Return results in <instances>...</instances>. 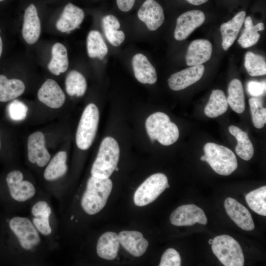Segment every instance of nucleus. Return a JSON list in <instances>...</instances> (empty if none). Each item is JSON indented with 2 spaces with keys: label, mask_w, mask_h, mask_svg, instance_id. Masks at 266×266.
Wrapping results in <instances>:
<instances>
[{
  "label": "nucleus",
  "mask_w": 266,
  "mask_h": 266,
  "mask_svg": "<svg viewBox=\"0 0 266 266\" xmlns=\"http://www.w3.org/2000/svg\"><path fill=\"white\" fill-rule=\"evenodd\" d=\"M112 189L109 178H101L92 176L87 182L82 200L81 206L89 215L100 212L105 206Z\"/></svg>",
  "instance_id": "1"
},
{
  "label": "nucleus",
  "mask_w": 266,
  "mask_h": 266,
  "mask_svg": "<svg viewBox=\"0 0 266 266\" xmlns=\"http://www.w3.org/2000/svg\"><path fill=\"white\" fill-rule=\"evenodd\" d=\"M119 156L120 148L116 140L110 136L104 138L92 166V176L109 178L117 167Z\"/></svg>",
  "instance_id": "2"
},
{
  "label": "nucleus",
  "mask_w": 266,
  "mask_h": 266,
  "mask_svg": "<svg viewBox=\"0 0 266 266\" xmlns=\"http://www.w3.org/2000/svg\"><path fill=\"white\" fill-rule=\"evenodd\" d=\"M204 155L200 158L207 162L217 173L228 176L237 167V162L234 153L229 148L218 144L208 142L204 146Z\"/></svg>",
  "instance_id": "3"
},
{
  "label": "nucleus",
  "mask_w": 266,
  "mask_h": 266,
  "mask_svg": "<svg viewBox=\"0 0 266 266\" xmlns=\"http://www.w3.org/2000/svg\"><path fill=\"white\" fill-rule=\"evenodd\" d=\"M145 127L151 140H157L163 145L172 144L179 138L177 126L170 121L167 115L162 112L150 115L146 120Z\"/></svg>",
  "instance_id": "4"
},
{
  "label": "nucleus",
  "mask_w": 266,
  "mask_h": 266,
  "mask_svg": "<svg viewBox=\"0 0 266 266\" xmlns=\"http://www.w3.org/2000/svg\"><path fill=\"white\" fill-rule=\"evenodd\" d=\"M213 253L225 266H243L244 255L241 248L232 236L220 235L216 236L211 244Z\"/></svg>",
  "instance_id": "5"
},
{
  "label": "nucleus",
  "mask_w": 266,
  "mask_h": 266,
  "mask_svg": "<svg viewBox=\"0 0 266 266\" xmlns=\"http://www.w3.org/2000/svg\"><path fill=\"white\" fill-rule=\"evenodd\" d=\"M99 111L94 103L85 108L80 119L76 133V143L81 150L88 149L92 144L97 132Z\"/></svg>",
  "instance_id": "6"
},
{
  "label": "nucleus",
  "mask_w": 266,
  "mask_h": 266,
  "mask_svg": "<svg viewBox=\"0 0 266 266\" xmlns=\"http://www.w3.org/2000/svg\"><path fill=\"white\" fill-rule=\"evenodd\" d=\"M169 187L166 175L161 173L154 174L137 189L134 195V202L139 206L146 205L156 200L166 189Z\"/></svg>",
  "instance_id": "7"
},
{
  "label": "nucleus",
  "mask_w": 266,
  "mask_h": 266,
  "mask_svg": "<svg viewBox=\"0 0 266 266\" xmlns=\"http://www.w3.org/2000/svg\"><path fill=\"white\" fill-rule=\"evenodd\" d=\"M9 227L24 249L29 250L39 243L40 239L39 234L28 218L13 217L10 220Z\"/></svg>",
  "instance_id": "8"
},
{
  "label": "nucleus",
  "mask_w": 266,
  "mask_h": 266,
  "mask_svg": "<svg viewBox=\"0 0 266 266\" xmlns=\"http://www.w3.org/2000/svg\"><path fill=\"white\" fill-rule=\"evenodd\" d=\"M169 220L176 226H192L197 223L206 225L207 223L203 210L193 204L178 207L170 214Z\"/></svg>",
  "instance_id": "9"
},
{
  "label": "nucleus",
  "mask_w": 266,
  "mask_h": 266,
  "mask_svg": "<svg viewBox=\"0 0 266 266\" xmlns=\"http://www.w3.org/2000/svg\"><path fill=\"white\" fill-rule=\"evenodd\" d=\"M203 12L200 10L188 11L180 15L177 19L174 36L177 40H182L205 21Z\"/></svg>",
  "instance_id": "10"
},
{
  "label": "nucleus",
  "mask_w": 266,
  "mask_h": 266,
  "mask_svg": "<svg viewBox=\"0 0 266 266\" xmlns=\"http://www.w3.org/2000/svg\"><path fill=\"white\" fill-rule=\"evenodd\" d=\"M22 173L19 170L10 172L6 181L12 198L16 201L23 202L32 198L35 194L33 185L28 181H23Z\"/></svg>",
  "instance_id": "11"
},
{
  "label": "nucleus",
  "mask_w": 266,
  "mask_h": 266,
  "mask_svg": "<svg viewBox=\"0 0 266 266\" xmlns=\"http://www.w3.org/2000/svg\"><path fill=\"white\" fill-rule=\"evenodd\" d=\"M28 158L33 164L44 167L49 162L50 155L45 146L44 134L40 131L31 134L28 139Z\"/></svg>",
  "instance_id": "12"
},
{
  "label": "nucleus",
  "mask_w": 266,
  "mask_h": 266,
  "mask_svg": "<svg viewBox=\"0 0 266 266\" xmlns=\"http://www.w3.org/2000/svg\"><path fill=\"white\" fill-rule=\"evenodd\" d=\"M39 100L47 106L54 109L60 108L65 103L66 96L54 80L47 79L37 92Z\"/></svg>",
  "instance_id": "13"
},
{
  "label": "nucleus",
  "mask_w": 266,
  "mask_h": 266,
  "mask_svg": "<svg viewBox=\"0 0 266 266\" xmlns=\"http://www.w3.org/2000/svg\"><path fill=\"white\" fill-rule=\"evenodd\" d=\"M204 71L203 65L192 66L172 74L168 79V86L173 91L185 89L198 81Z\"/></svg>",
  "instance_id": "14"
},
{
  "label": "nucleus",
  "mask_w": 266,
  "mask_h": 266,
  "mask_svg": "<svg viewBox=\"0 0 266 266\" xmlns=\"http://www.w3.org/2000/svg\"><path fill=\"white\" fill-rule=\"evenodd\" d=\"M224 207L227 214L241 229L252 231L255 225L248 210L236 200L228 197L224 201Z\"/></svg>",
  "instance_id": "15"
},
{
  "label": "nucleus",
  "mask_w": 266,
  "mask_h": 266,
  "mask_svg": "<svg viewBox=\"0 0 266 266\" xmlns=\"http://www.w3.org/2000/svg\"><path fill=\"white\" fill-rule=\"evenodd\" d=\"M137 16L152 31L157 30L165 20L163 8L155 0H146L138 10Z\"/></svg>",
  "instance_id": "16"
},
{
  "label": "nucleus",
  "mask_w": 266,
  "mask_h": 266,
  "mask_svg": "<svg viewBox=\"0 0 266 266\" xmlns=\"http://www.w3.org/2000/svg\"><path fill=\"white\" fill-rule=\"evenodd\" d=\"M40 33L41 24L37 9L33 4H31L25 11L22 35L28 44H33L38 40Z\"/></svg>",
  "instance_id": "17"
},
{
  "label": "nucleus",
  "mask_w": 266,
  "mask_h": 266,
  "mask_svg": "<svg viewBox=\"0 0 266 266\" xmlns=\"http://www.w3.org/2000/svg\"><path fill=\"white\" fill-rule=\"evenodd\" d=\"M84 18L83 10L71 3H67L57 20L56 27L63 33H68L78 28Z\"/></svg>",
  "instance_id": "18"
},
{
  "label": "nucleus",
  "mask_w": 266,
  "mask_h": 266,
  "mask_svg": "<svg viewBox=\"0 0 266 266\" xmlns=\"http://www.w3.org/2000/svg\"><path fill=\"white\" fill-rule=\"evenodd\" d=\"M212 46L207 40H195L189 45L186 55L188 66H192L201 65L208 61L212 54Z\"/></svg>",
  "instance_id": "19"
},
{
  "label": "nucleus",
  "mask_w": 266,
  "mask_h": 266,
  "mask_svg": "<svg viewBox=\"0 0 266 266\" xmlns=\"http://www.w3.org/2000/svg\"><path fill=\"white\" fill-rule=\"evenodd\" d=\"M120 243L134 257L142 255L148 246V241L143 234L137 231H122L118 234Z\"/></svg>",
  "instance_id": "20"
},
{
  "label": "nucleus",
  "mask_w": 266,
  "mask_h": 266,
  "mask_svg": "<svg viewBox=\"0 0 266 266\" xmlns=\"http://www.w3.org/2000/svg\"><path fill=\"white\" fill-rule=\"evenodd\" d=\"M132 66L136 79L143 84H154L157 80L155 68L147 58L141 53L135 54L132 59Z\"/></svg>",
  "instance_id": "21"
},
{
  "label": "nucleus",
  "mask_w": 266,
  "mask_h": 266,
  "mask_svg": "<svg viewBox=\"0 0 266 266\" xmlns=\"http://www.w3.org/2000/svg\"><path fill=\"white\" fill-rule=\"evenodd\" d=\"M245 16V11H240L231 20L221 25L222 45L224 50H227L235 40L244 23Z\"/></svg>",
  "instance_id": "22"
},
{
  "label": "nucleus",
  "mask_w": 266,
  "mask_h": 266,
  "mask_svg": "<svg viewBox=\"0 0 266 266\" xmlns=\"http://www.w3.org/2000/svg\"><path fill=\"white\" fill-rule=\"evenodd\" d=\"M120 243L118 235L115 233L108 232L104 233L100 236L97 243V252L98 256L107 260L115 259Z\"/></svg>",
  "instance_id": "23"
},
{
  "label": "nucleus",
  "mask_w": 266,
  "mask_h": 266,
  "mask_svg": "<svg viewBox=\"0 0 266 266\" xmlns=\"http://www.w3.org/2000/svg\"><path fill=\"white\" fill-rule=\"evenodd\" d=\"M25 90L24 82L18 79H8L0 75V102H7L14 100L23 94Z\"/></svg>",
  "instance_id": "24"
},
{
  "label": "nucleus",
  "mask_w": 266,
  "mask_h": 266,
  "mask_svg": "<svg viewBox=\"0 0 266 266\" xmlns=\"http://www.w3.org/2000/svg\"><path fill=\"white\" fill-rule=\"evenodd\" d=\"M52 58L48 65V69L51 73L59 75L66 71L68 66L67 52L66 47L57 42L52 48Z\"/></svg>",
  "instance_id": "25"
},
{
  "label": "nucleus",
  "mask_w": 266,
  "mask_h": 266,
  "mask_svg": "<svg viewBox=\"0 0 266 266\" xmlns=\"http://www.w3.org/2000/svg\"><path fill=\"white\" fill-rule=\"evenodd\" d=\"M102 25L107 40L112 45L119 46L124 41L125 35L123 31L118 30L120 24L117 18L113 15H107L103 17Z\"/></svg>",
  "instance_id": "26"
},
{
  "label": "nucleus",
  "mask_w": 266,
  "mask_h": 266,
  "mask_svg": "<svg viewBox=\"0 0 266 266\" xmlns=\"http://www.w3.org/2000/svg\"><path fill=\"white\" fill-rule=\"evenodd\" d=\"M229 131L237 140L235 147L237 155L245 161L250 160L254 154V148L248 134L233 125L229 127Z\"/></svg>",
  "instance_id": "27"
},
{
  "label": "nucleus",
  "mask_w": 266,
  "mask_h": 266,
  "mask_svg": "<svg viewBox=\"0 0 266 266\" xmlns=\"http://www.w3.org/2000/svg\"><path fill=\"white\" fill-rule=\"evenodd\" d=\"M66 159V152L61 151L56 154L44 170V178L47 181H52L64 175L67 169Z\"/></svg>",
  "instance_id": "28"
},
{
  "label": "nucleus",
  "mask_w": 266,
  "mask_h": 266,
  "mask_svg": "<svg viewBox=\"0 0 266 266\" xmlns=\"http://www.w3.org/2000/svg\"><path fill=\"white\" fill-rule=\"evenodd\" d=\"M228 108V103L224 92L213 90L204 111L207 117L215 118L225 113Z\"/></svg>",
  "instance_id": "29"
},
{
  "label": "nucleus",
  "mask_w": 266,
  "mask_h": 266,
  "mask_svg": "<svg viewBox=\"0 0 266 266\" xmlns=\"http://www.w3.org/2000/svg\"><path fill=\"white\" fill-rule=\"evenodd\" d=\"M227 101L232 109L237 113L240 114L245 110V97L243 88L241 81L233 79L228 87Z\"/></svg>",
  "instance_id": "30"
},
{
  "label": "nucleus",
  "mask_w": 266,
  "mask_h": 266,
  "mask_svg": "<svg viewBox=\"0 0 266 266\" xmlns=\"http://www.w3.org/2000/svg\"><path fill=\"white\" fill-rule=\"evenodd\" d=\"M244 22L245 29L237 41L242 47L248 48L258 42L260 37L258 32L264 30V25L261 22L253 25L250 16L247 17Z\"/></svg>",
  "instance_id": "31"
},
{
  "label": "nucleus",
  "mask_w": 266,
  "mask_h": 266,
  "mask_svg": "<svg viewBox=\"0 0 266 266\" xmlns=\"http://www.w3.org/2000/svg\"><path fill=\"white\" fill-rule=\"evenodd\" d=\"M88 56L92 58L102 60L108 52L107 46L100 33L96 30L90 31L87 38Z\"/></svg>",
  "instance_id": "32"
},
{
  "label": "nucleus",
  "mask_w": 266,
  "mask_h": 266,
  "mask_svg": "<svg viewBox=\"0 0 266 266\" xmlns=\"http://www.w3.org/2000/svg\"><path fill=\"white\" fill-rule=\"evenodd\" d=\"M65 85L66 93L70 96L81 97L84 95L87 89L85 78L75 70H72L68 73Z\"/></svg>",
  "instance_id": "33"
},
{
  "label": "nucleus",
  "mask_w": 266,
  "mask_h": 266,
  "mask_svg": "<svg viewBox=\"0 0 266 266\" xmlns=\"http://www.w3.org/2000/svg\"><path fill=\"white\" fill-rule=\"evenodd\" d=\"M245 200L249 207L255 213L266 216V186H262L247 194Z\"/></svg>",
  "instance_id": "34"
},
{
  "label": "nucleus",
  "mask_w": 266,
  "mask_h": 266,
  "mask_svg": "<svg viewBox=\"0 0 266 266\" xmlns=\"http://www.w3.org/2000/svg\"><path fill=\"white\" fill-rule=\"evenodd\" d=\"M244 66L248 74L252 76H260L266 73V64L264 58L252 52L245 55Z\"/></svg>",
  "instance_id": "35"
},
{
  "label": "nucleus",
  "mask_w": 266,
  "mask_h": 266,
  "mask_svg": "<svg viewBox=\"0 0 266 266\" xmlns=\"http://www.w3.org/2000/svg\"><path fill=\"white\" fill-rule=\"evenodd\" d=\"M249 103L254 126L257 129L262 128L266 123V109L263 107L262 100L256 97L251 98Z\"/></svg>",
  "instance_id": "36"
},
{
  "label": "nucleus",
  "mask_w": 266,
  "mask_h": 266,
  "mask_svg": "<svg viewBox=\"0 0 266 266\" xmlns=\"http://www.w3.org/2000/svg\"><path fill=\"white\" fill-rule=\"evenodd\" d=\"M7 110L11 119L14 121H22L26 118L28 108L23 102L15 100L9 104Z\"/></svg>",
  "instance_id": "37"
},
{
  "label": "nucleus",
  "mask_w": 266,
  "mask_h": 266,
  "mask_svg": "<svg viewBox=\"0 0 266 266\" xmlns=\"http://www.w3.org/2000/svg\"><path fill=\"white\" fill-rule=\"evenodd\" d=\"M51 213V209L49 206L46 211L43 215L33 219V223L36 229L44 235L50 234L52 232L49 222Z\"/></svg>",
  "instance_id": "38"
},
{
  "label": "nucleus",
  "mask_w": 266,
  "mask_h": 266,
  "mask_svg": "<svg viewBox=\"0 0 266 266\" xmlns=\"http://www.w3.org/2000/svg\"><path fill=\"white\" fill-rule=\"evenodd\" d=\"M181 258L178 252L173 248H168L163 254L160 266H180Z\"/></svg>",
  "instance_id": "39"
},
{
  "label": "nucleus",
  "mask_w": 266,
  "mask_h": 266,
  "mask_svg": "<svg viewBox=\"0 0 266 266\" xmlns=\"http://www.w3.org/2000/svg\"><path fill=\"white\" fill-rule=\"evenodd\" d=\"M247 91L253 97H259L266 92V81H251L248 83Z\"/></svg>",
  "instance_id": "40"
},
{
  "label": "nucleus",
  "mask_w": 266,
  "mask_h": 266,
  "mask_svg": "<svg viewBox=\"0 0 266 266\" xmlns=\"http://www.w3.org/2000/svg\"><path fill=\"white\" fill-rule=\"evenodd\" d=\"M49 205L44 201H39L33 205L32 208V214L35 217H39L43 215L47 210Z\"/></svg>",
  "instance_id": "41"
},
{
  "label": "nucleus",
  "mask_w": 266,
  "mask_h": 266,
  "mask_svg": "<svg viewBox=\"0 0 266 266\" xmlns=\"http://www.w3.org/2000/svg\"><path fill=\"white\" fill-rule=\"evenodd\" d=\"M135 0H116L118 8L124 12L130 11L133 7Z\"/></svg>",
  "instance_id": "42"
},
{
  "label": "nucleus",
  "mask_w": 266,
  "mask_h": 266,
  "mask_svg": "<svg viewBox=\"0 0 266 266\" xmlns=\"http://www.w3.org/2000/svg\"><path fill=\"white\" fill-rule=\"evenodd\" d=\"M189 3L195 5H199L206 2L208 0H186Z\"/></svg>",
  "instance_id": "43"
},
{
  "label": "nucleus",
  "mask_w": 266,
  "mask_h": 266,
  "mask_svg": "<svg viewBox=\"0 0 266 266\" xmlns=\"http://www.w3.org/2000/svg\"><path fill=\"white\" fill-rule=\"evenodd\" d=\"M2 42L1 38L0 36V57L2 53Z\"/></svg>",
  "instance_id": "44"
},
{
  "label": "nucleus",
  "mask_w": 266,
  "mask_h": 266,
  "mask_svg": "<svg viewBox=\"0 0 266 266\" xmlns=\"http://www.w3.org/2000/svg\"><path fill=\"white\" fill-rule=\"evenodd\" d=\"M212 241H213V239H210L208 240V243H209V244H211L212 243Z\"/></svg>",
  "instance_id": "45"
},
{
  "label": "nucleus",
  "mask_w": 266,
  "mask_h": 266,
  "mask_svg": "<svg viewBox=\"0 0 266 266\" xmlns=\"http://www.w3.org/2000/svg\"><path fill=\"white\" fill-rule=\"evenodd\" d=\"M0 146H1V142H0Z\"/></svg>",
  "instance_id": "46"
},
{
  "label": "nucleus",
  "mask_w": 266,
  "mask_h": 266,
  "mask_svg": "<svg viewBox=\"0 0 266 266\" xmlns=\"http://www.w3.org/2000/svg\"><path fill=\"white\" fill-rule=\"evenodd\" d=\"M3 0H0V1H3Z\"/></svg>",
  "instance_id": "47"
},
{
  "label": "nucleus",
  "mask_w": 266,
  "mask_h": 266,
  "mask_svg": "<svg viewBox=\"0 0 266 266\" xmlns=\"http://www.w3.org/2000/svg\"></svg>",
  "instance_id": "48"
}]
</instances>
